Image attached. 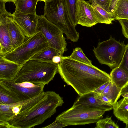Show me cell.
<instances>
[{"instance_id":"obj_38","label":"cell","mask_w":128,"mask_h":128,"mask_svg":"<svg viewBox=\"0 0 128 128\" xmlns=\"http://www.w3.org/2000/svg\"><path fill=\"white\" fill-rule=\"evenodd\" d=\"M3 1L5 2H13L15 4L16 2V0H2Z\"/></svg>"},{"instance_id":"obj_32","label":"cell","mask_w":128,"mask_h":128,"mask_svg":"<svg viewBox=\"0 0 128 128\" xmlns=\"http://www.w3.org/2000/svg\"><path fill=\"white\" fill-rule=\"evenodd\" d=\"M110 81H109L102 85L93 92L98 94H101L109 84Z\"/></svg>"},{"instance_id":"obj_21","label":"cell","mask_w":128,"mask_h":128,"mask_svg":"<svg viewBox=\"0 0 128 128\" xmlns=\"http://www.w3.org/2000/svg\"><path fill=\"white\" fill-rule=\"evenodd\" d=\"M58 55L62 56V55L57 50L48 46L36 54L30 60L34 59L45 62H53L52 60L53 57Z\"/></svg>"},{"instance_id":"obj_27","label":"cell","mask_w":128,"mask_h":128,"mask_svg":"<svg viewBox=\"0 0 128 128\" xmlns=\"http://www.w3.org/2000/svg\"><path fill=\"white\" fill-rule=\"evenodd\" d=\"M92 4H96L101 6L108 12H110V0H88Z\"/></svg>"},{"instance_id":"obj_23","label":"cell","mask_w":128,"mask_h":128,"mask_svg":"<svg viewBox=\"0 0 128 128\" xmlns=\"http://www.w3.org/2000/svg\"><path fill=\"white\" fill-rule=\"evenodd\" d=\"M113 14L116 20H128V0H119Z\"/></svg>"},{"instance_id":"obj_35","label":"cell","mask_w":128,"mask_h":128,"mask_svg":"<svg viewBox=\"0 0 128 128\" xmlns=\"http://www.w3.org/2000/svg\"><path fill=\"white\" fill-rule=\"evenodd\" d=\"M0 128H12L8 122H0Z\"/></svg>"},{"instance_id":"obj_5","label":"cell","mask_w":128,"mask_h":128,"mask_svg":"<svg viewBox=\"0 0 128 128\" xmlns=\"http://www.w3.org/2000/svg\"><path fill=\"white\" fill-rule=\"evenodd\" d=\"M105 112L88 104H73L70 108L58 115L55 120L66 126L84 125L96 123Z\"/></svg>"},{"instance_id":"obj_15","label":"cell","mask_w":128,"mask_h":128,"mask_svg":"<svg viewBox=\"0 0 128 128\" xmlns=\"http://www.w3.org/2000/svg\"><path fill=\"white\" fill-rule=\"evenodd\" d=\"M81 104L90 105L105 112L113 109V106L103 102L98 98L97 94L93 91L79 96L73 104Z\"/></svg>"},{"instance_id":"obj_3","label":"cell","mask_w":128,"mask_h":128,"mask_svg":"<svg viewBox=\"0 0 128 128\" xmlns=\"http://www.w3.org/2000/svg\"><path fill=\"white\" fill-rule=\"evenodd\" d=\"M58 73V64L31 59L22 66L12 81L16 82H28L48 84Z\"/></svg>"},{"instance_id":"obj_28","label":"cell","mask_w":128,"mask_h":128,"mask_svg":"<svg viewBox=\"0 0 128 128\" xmlns=\"http://www.w3.org/2000/svg\"><path fill=\"white\" fill-rule=\"evenodd\" d=\"M119 66L128 74V44L126 45L122 60Z\"/></svg>"},{"instance_id":"obj_16","label":"cell","mask_w":128,"mask_h":128,"mask_svg":"<svg viewBox=\"0 0 128 128\" xmlns=\"http://www.w3.org/2000/svg\"><path fill=\"white\" fill-rule=\"evenodd\" d=\"M13 16L7 17V26L12 44L14 48L21 45L26 37L18 24L13 19Z\"/></svg>"},{"instance_id":"obj_29","label":"cell","mask_w":128,"mask_h":128,"mask_svg":"<svg viewBox=\"0 0 128 128\" xmlns=\"http://www.w3.org/2000/svg\"><path fill=\"white\" fill-rule=\"evenodd\" d=\"M118 20L122 26L123 34L128 39V20L120 19Z\"/></svg>"},{"instance_id":"obj_18","label":"cell","mask_w":128,"mask_h":128,"mask_svg":"<svg viewBox=\"0 0 128 128\" xmlns=\"http://www.w3.org/2000/svg\"><path fill=\"white\" fill-rule=\"evenodd\" d=\"M113 113L118 119L128 124V100L123 98L113 105Z\"/></svg>"},{"instance_id":"obj_40","label":"cell","mask_w":128,"mask_h":128,"mask_svg":"<svg viewBox=\"0 0 128 128\" xmlns=\"http://www.w3.org/2000/svg\"><path fill=\"white\" fill-rule=\"evenodd\" d=\"M126 128H128V124L126 125V126L125 127Z\"/></svg>"},{"instance_id":"obj_2","label":"cell","mask_w":128,"mask_h":128,"mask_svg":"<svg viewBox=\"0 0 128 128\" xmlns=\"http://www.w3.org/2000/svg\"><path fill=\"white\" fill-rule=\"evenodd\" d=\"M46 96L31 109L19 114L8 122L12 128H30L41 124L56 113L64 103L59 94L47 91Z\"/></svg>"},{"instance_id":"obj_17","label":"cell","mask_w":128,"mask_h":128,"mask_svg":"<svg viewBox=\"0 0 128 128\" xmlns=\"http://www.w3.org/2000/svg\"><path fill=\"white\" fill-rule=\"evenodd\" d=\"M93 14L98 23L106 24H112L115 20L113 14L108 12L96 4H91Z\"/></svg>"},{"instance_id":"obj_19","label":"cell","mask_w":128,"mask_h":128,"mask_svg":"<svg viewBox=\"0 0 128 128\" xmlns=\"http://www.w3.org/2000/svg\"><path fill=\"white\" fill-rule=\"evenodd\" d=\"M110 75L111 80L120 88L128 84V74L119 66L113 69Z\"/></svg>"},{"instance_id":"obj_25","label":"cell","mask_w":128,"mask_h":128,"mask_svg":"<svg viewBox=\"0 0 128 128\" xmlns=\"http://www.w3.org/2000/svg\"><path fill=\"white\" fill-rule=\"evenodd\" d=\"M68 14L71 21L76 26L77 24L76 18V0H65Z\"/></svg>"},{"instance_id":"obj_26","label":"cell","mask_w":128,"mask_h":128,"mask_svg":"<svg viewBox=\"0 0 128 128\" xmlns=\"http://www.w3.org/2000/svg\"><path fill=\"white\" fill-rule=\"evenodd\" d=\"M96 128H118V126L112 119V117H107L100 119L96 122Z\"/></svg>"},{"instance_id":"obj_7","label":"cell","mask_w":128,"mask_h":128,"mask_svg":"<svg viewBox=\"0 0 128 128\" xmlns=\"http://www.w3.org/2000/svg\"><path fill=\"white\" fill-rule=\"evenodd\" d=\"M126 45L112 37L109 39L99 42L94 47V53L101 64L107 65L112 69L119 66L125 52Z\"/></svg>"},{"instance_id":"obj_1","label":"cell","mask_w":128,"mask_h":128,"mask_svg":"<svg viewBox=\"0 0 128 128\" xmlns=\"http://www.w3.org/2000/svg\"><path fill=\"white\" fill-rule=\"evenodd\" d=\"M58 72L64 81L79 96L92 92L111 80L110 75L93 65L62 56L58 64Z\"/></svg>"},{"instance_id":"obj_33","label":"cell","mask_w":128,"mask_h":128,"mask_svg":"<svg viewBox=\"0 0 128 128\" xmlns=\"http://www.w3.org/2000/svg\"><path fill=\"white\" fill-rule=\"evenodd\" d=\"M118 0H110V12L113 14Z\"/></svg>"},{"instance_id":"obj_14","label":"cell","mask_w":128,"mask_h":128,"mask_svg":"<svg viewBox=\"0 0 128 128\" xmlns=\"http://www.w3.org/2000/svg\"><path fill=\"white\" fill-rule=\"evenodd\" d=\"M22 66L7 60L0 56V80H13Z\"/></svg>"},{"instance_id":"obj_31","label":"cell","mask_w":128,"mask_h":128,"mask_svg":"<svg viewBox=\"0 0 128 128\" xmlns=\"http://www.w3.org/2000/svg\"><path fill=\"white\" fill-rule=\"evenodd\" d=\"M97 94L98 98L103 102L109 105L113 106L110 101L106 96L102 94Z\"/></svg>"},{"instance_id":"obj_13","label":"cell","mask_w":128,"mask_h":128,"mask_svg":"<svg viewBox=\"0 0 128 128\" xmlns=\"http://www.w3.org/2000/svg\"><path fill=\"white\" fill-rule=\"evenodd\" d=\"M8 16L0 15V56H3L14 50L7 26Z\"/></svg>"},{"instance_id":"obj_4","label":"cell","mask_w":128,"mask_h":128,"mask_svg":"<svg viewBox=\"0 0 128 128\" xmlns=\"http://www.w3.org/2000/svg\"><path fill=\"white\" fill-rule=\"evenodd\" d=\"M43 16L66 35V39L77 42L79 34L69 17L65 0H53L45 2Z\"/></svg>"},{"instance_id":"obj_34","label":"cell","mask_w":128,"mask_h":128,"mask_svg":"<svg viewBox=\"0 0 128 128\" xmlns=\"http://www.w3.org/2000/svg\"><path fill=\"white\" fill-rule=\"evenodd\" d=\"M62 56L59 55L54 56L52 58V62L57 64L60 63L62 61Z\"/></svg>"},{"instance_id":"obj_6","label":"cell","mask_w":128,"mask_h":128,"mask_svg":"<svg viewBox=\"0 0 128 128\" xmlns=\"http://www.w3.org/2000/svg\"><path fill=\"white\" fill-rule=\"evenodd\" d=\"M49 46L48 41L40 31L26 38L20 46L2 56L4 59L21 65L36 54Z\"/></svg>"},{"instance_id":"obj_10","label":"cell","mask_w":128,"mask_h":128,"mask_svg":"<svg viewBox=\"0 0 128 128\" xmlns=\"http://www.w3.org/2000/svg\"><path fill=\"white\" fill-rule=\"evenodd\" d=\"M1 81L9 91L20 101L30 99L41 93L44 92L46 85L28 82H16L12 81Z\"/></svg>"},{"instance_id":"obj_12","label":"cell","mask_w":128,"mask_h":128,"mask_svg":"<svg viewBox=\"0 0 128 128\" xmlns=\"http://www.w3.org/2000/svg\"><path fill=\"white\" fill-rule=\"evenodd\" d=\"M76 18L77 24L87 27L98 23L93 14L91 4L84 0H76Z\"/></svg>"},{"instance_id":"obj_11","label":"cell","mask_w":128,"mask_h":128,"mask_svg":"<svg viewBox=\"0 0 128 128\" xmlns=\"http://www.w3.org/2000/svg\"><path fill=\"white\" fill-rule=\"evenodd\" d=\"M13 19L20 28L26 38L36 32L39 16L36 14L21 13L15 11L12 14Z\"/></svg>"},{"instance_id":"obj_9","label":"cell","mask_w":128,"mask_h":128,"mask_svg":"<svg viewBox=\"0 0 128 128\" xmlns=\"http://www.w3.org/2000/svg\"><path fill=\"white\" fill-rule=\"evenodd\" d=\"M43 92L30 99L9 104H0V122H8L18 115L31 108L46 96Z\"/></svg>"},{"instance_id":"obj_37","label":"cell","mask_w":128,"mask_h":128,"mask_svg":"<svg viewBox=\"0 0 128 128\" xmlns=\"http://www.w3.org/2000/svg\"><path fill=\"white\" fill-rule=\"evenodd\" d=\"M122 96L128 100V93H126L122 95Z\"/></svg>"},{"instance_id":"obj_39","label":"cell","mask_w":128,"mask_h":128,"mask_svg":"<svg viewBox=\"0 0 128 128\" xmlns=\"http://www.w3.org/2000/svg\"><path fill=\"white\" fill-rule=\"evenodd\" d=\"M38 2L39 1H43L45 2H50L52 1L53 0H38Z\"/></svg>"},{"instance_id":"obj_22","label":"cell","mask_w":128,"mask_h":128,"mask_svg":"<svg viewBox=\"0 0 128 128\" xmlns=\"http://www.w3.org/2000/svg\"><path fill=\"white\" fill-rule=\"evenodd\" d=\"M122 89L117 86L111 80L101 94L108 98L113 105L117 102L121 95Z\"/></svg>"},{"instance_id":"obj_30","label":"cell","mask_w":128,"mask_h":128,"mask_svg":"<svg viewBox=\"0 0 128 128\" xmlns=\"http://www.w3.org/2000/svg\"><path fill=\"white\" fill-rule=\"evenodd\" d=\"M66 126L64 124L61 122H60L55 120L52 123L49 125L42 127L44 128H62Z\"/></svg>"},{"instance_id":"obj_36","label":"cell","mask_w":128,"mask_h":128,"mask_svg":"<svg viewBox=\"0 0 128 128\" xmlns=\"http://www.w3.org/2000/svg\"><path fill=\"white\" fill-rule=\"evenodd\" d=\"M127 93H128V84L122 89L121 92V94L122 95Z\"/></svg>"},{"instance_id":"obj_8","label":"cell","mask_w":128,"mask_h":128,"mask_svg":"<svg viewBox=\"0 0 128 128\" xmlns=\"http://www.w3.org/2000/svg\"><path fill=\"white\" fill-rule=\"evenodd\" d=\"M40 31L47 39L49 46L58 50L62 55L66 51L67 44L63 32L43 16H39L36 32Z\"/></svg>"},{"instance_id":"obj_20","label":"cell","mask_w":128,"mask_h":128,"mask_svg":"<svg viewBox=\"0 0 128 128\" xmlns=\"http://www.w3.org/2000/svg\"><path fill=\"white\" fill-rule=\"evenodd\" d=\"M38 0H16L14 4L15 11L22 13L36 14Z\"/></svg>"},{"instance_id":"obj_24","label":"cell","mask_w":128,"mask_h":128,"mask_svg":"<svg viewBox=\"0 0 128 128\" xmlns=\"http://www.w3.org/2000/svg\"><path fill=\"white\" fill-rule=\"evenodd\" d=\"M69 56L76 60L89 65H92V61L88 58L80 48L77 47L74 49L72 53Z\"/></svg>"}]
</instances>
